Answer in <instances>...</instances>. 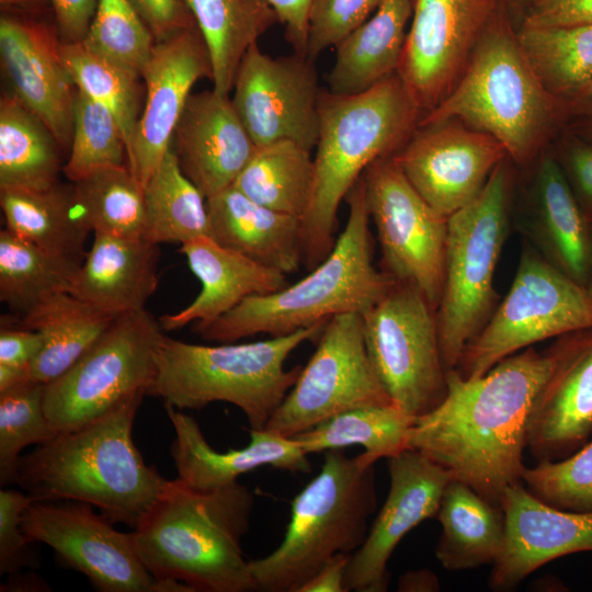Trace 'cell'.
<instances>
[{"instance_id": "45", "label": "cell", "mask_w": 592, "mask_h": 592, "mask_svg": "<svg viewBox=\"0 0 592 592\" xmlns=\"http://www.w3.org/2000/svg\"><path fill=\"white\" fill-rule=\"evenodd\" d=\"M81 42L139 76L155 45L129 0H98L89 31Z\"/></svg>"}, {"instance_id": "62", "label": "cell", "mask_w": 592, "mask_h": 592, "mask_svg": "<svg viewBox=\"0 0 592 592\" xmlns=\"http://www.w3.org/2000/svg\"><path fill=\"white\" fill-rule=\"evenodd\" d=\"M590 241H591V254H590V269H589L587 288L592 295V218L590 219Z\"/></svg>"}, {"instance_id": "40", "label": "cell", "mask_w": 592, "mask_h": 592, "mask_svg": "<svg viewBox=\"0 0 592 592\" xmlns=\"http://www.w3.org/2000/svg\"><path fill=\"white\" fill-rule=\"evenodd\" d=\"M71 183L79 214L93 234L144 238L145 185L127 164L100 168Z\"/></svg>"}, {"instance_id": "55", "label": "cell", "mask_w": 592, "mask_h": 592, "mask_svg": "<svg viewBox=\"0 0 592 592\" xmlns=\"http://www.w3.org/2000/svg\"><path fill=\"white\" fill-rule=\"evenodd\" d=\"M352 554H339L325 563L298 592H345L344 580Z\"/></svg>"}, {"instance_id": "48", "label": "cell", "mask_w": 592, "mask_h": 592, "mask_svg": "<svg viewBox=\"0 0 592 592\" xmlns=\"http://www.w3.org/2000/svg\"><path fill=\"white\" fill-rule=\"evenodd\" d=\"M34 499L16 490L0 491V573L14 574L32 567L30 539L22 528L23 513Z\"/></svg>"}, {"instance_id": "57", "label": "cell", "mask_w": 592, "mask_h": 592, "mask_svg": "<svg viewBox=\"0 0 592 592\" xmlns=\"http://www.w3.org/2000/svg\"><path fill=\"white\" fill-rule=\"evenodd\" d=\"M566 123L583 117H592V80L571 99L559 102Z\"/></svg>"}, {"instance_id": "28", "label": "cell", "mask_w": 592, "mask_h": 592, "mask_svg": "<svg viewBox=\"0 0 592 592\" xmlns=\"http://www.w3.org/2000/svg\"><path fill=\"white\" fill-rule=\"evenodd\" d=\"M158 244L145 238L93 234L69 293L111 316L145 309L158 286Z\"/></svg>"}, {"instance_id": "39", "label": "cell", "mask_w": 592, "mask_h": 592, "mask_svg": "<svg viewBox=\"0 0 592 592\" xmlns=\"http://www.w3.org/2000/svg\"><path fill=\"white\" fill-rule=\"evenodd\" d=\"M145 196L146 240L184 244L210 237L206 197L183 173L172 148L145 185Z\"/></svg>"}, {"instance_id": "60", "label": "cell", "mask_w": 592, "mask_h": 592, "mask_svg": "<svg viewBox=\"0 0 592 592\" xmlns=\"http://www.w3.org/2000/svg\"><path fill=\"white\" fill-rule=\"evenodd\" d=\"M528 2L530 0H498L499 5L504 9L516 29L522 22Z\"/></svg>"}, {"instance_id": "21", "label": "cell", "mask_w": 592, "mask_h": 592, "mask_svg": "<svg viewBox=\"0 0 592 592\" xmlns=\"http://www.w3.org/2000/svg\"><path fill=\"white\" fill-rule=\"evenodd\" d=\"M35 11H2L0 54L14 96L37 115L62 149L70 148L77 89L66 69L56 23Z\"/></svg>"}, {"instance_id": "8", "label": "cell", "mask_w": 592, "mask_h": 592, "mask_svg": "<svg viewBox=\"0 0 592 592\" xmlns=\"http://www.w3.org/2000/svg\"><path fill=\"white\" fill-rule=\"evenodd\" d=\"M374 465L364 453L326 452L320 471L292 501L278 547L250 560L257 590L298 592L334 556L362 546L377 505Z\"/></svg>"}, {"instance_id": "17", "label": "cell", "mask_w": 592, "mask_h": 592, "mask_svg": "<svg viewBox=\"0 0 592 592\" xmlns=\"http://www.w3.org/2000/svg\"><path fill=\"white\" fill-rule=\"evenodd\" d=\"M498 7V0H412L397 75L422 117L453 90Z\"/></svg>"}, {"instance_id": "13", "label": "cell", "mask_w": 592, "mask_h": 592, "mask_svg": "<svg viewBox=\"0 0 592 592\" xmlns=\"http://www.w3.org/2000/svg\"><path fill=\"white\" fill-rule=\"evenodd\" d=\"M391 403L369 360L362 315L345 312L326 322L315 352L264 429L293 437L341 412Z\"/></svg>"}, {"instance_id": "27", "label": "cell", "mask_w": 592, "mask_h": 592, "mask_svg": "<svg viewBox=\"0 0 592 592\" xmlns=\"http://www.w3.org/2000/svg\"><path fill=\"white\" fill-rule=\"evenodd\" d=\"M179 251L200 280L202 289L182 310L160 317L163 331L194 321L195 326L207 325L252 295L270 294L288 285L286 274L226 248L212 237L181 244Z\"/></svg>"}, {"instance_id": "32", "label": "cell", "mask_w": 592, "mask_h": 592, "mask_svg": "<svg viewBox=\"0 0 592 592\" xmlns=\"http://www.w3.org/2000/svg\"><path fill=\"white\" fill-rule=\"evenodd\" d=\"M116 317L69 292L53 294L22 317L37 331L42 349L29 366L31 382L47 385L66 373L109 329Z\"/></svg>"}, {"instance_id": "54", "label": "cell", "mask_w": 592, "mask_h": 592, "mask_svg": "<svg viewBox=\"0 0 592 592\" xmlns=\"http://www.w3.org/2000/svg\"><path fill=\"white\" fill-rule=\"evenodd\" d=\"M41 334L32 329L1 328L0 364L29 367L42 349Z\"/></svg>"}, {"instance_id": "53", "label": "cell", "mask_w": 592, "mask_h": 592, "mask_svg": "<svg viewBox=\"0 0 592 592\" xmlns=\"http://www.w3.org/2000/svg\"><path fill=\"white\" fill-rule=\"evenodd\" d=\"M284 26L294 52L307 56L308 16L312 0H267Z\"/></svg>"}, {"instance_id": "1", "label": "cell", "mask_w": 592, "mask_h": 592, "mask_svg": "<svg viewBox=\"0 0 592 592\" xmlns=\"http://www.w3.org/2000/svg\"><path fill=\"white\" fill-rule=\"evenodd\" d=\"M576 332L556 338L544 351L528 346L516 352L477 378L447 371L445 398L414 419L408 448L501 506L505 490L522 482L534 400Z\"/></svg>"}, {"instance_id": "59", "label": "cell", "mask_w": 592, "mask_h": 592, "mask_svg": "<svg viewBox=\"0 0 592 592\" xmlns=\"http://www.w3.org/2000/svg\"><path fill=\"white\" fill-rule=\"evenodd\" d=\"M50 5L49 0H0L2 11H35Z\"/></svg>"}, {"instance_id": "36", "label": "cell", "mask_w": 592, "mask_h": 592, "mask_svg": "<svg viewBox=\"0 0 592 592\" xmlns=\"http://www.w3.org/2000/svg\"><path fill=\"white\" fill-rule=\"evenodd\" d=\"M311 151L292 140L258 147L234 186L253 202L303 218L314 190Z\"/></svg>"}, {"instance_id": "16", "label": "cell", "mask_w": 592, "mask_h": 592, "mask_svg": "<svg viewBox=\"0 0 592 592\" xmlns=\"http://www.w3.org/2000/svg\"><path fill=\"white\" fill-rule=\"evenodd\" d=\"M234 89L232 106L258 147L278 140L316 147L322 91L311 58L295 52L271 57L255 43L241 59Z\"/></svg>"}, {"instance_id": "2", "label": "cell", "mask_w": 592, "mask_h": 592, "mask_svg": "<svg viewBox=\"0 0 592 592\" xmlns=\"http://www.w3.org/2000/svg\"><path fill=\"white\" fill-rule=\"evenodd\" d=\"M144 394L78 429L58 432L22 456L18 483L35 501L88 503L109 521L135 528L168 483L147 465L132 431Z\"/></svg>"}, {"instance_id": "22", "label": "cell", "mask_w": 592, "mask_h": 592, "mask_svg": "<svg viewBox=\"0 0 592 592\" xmlns=\"http://www.w3.org/2000/svg\"><path fill=\"white\" fill-rule=\"evenodd\" d=\"M503 548L492 565L489 587L510 591L539 567L577 553L592 551V512L566 511L536 498L523 482L502 498Z\"/></svg>"}, {"instance_id": "3", "label": "cell", "mask_w": 592, "mask_h": 592, "mask_svg": "<svg viewBox=\"0 0 592 592\" xmlns=\"http://www.w3.org/2000/svg\"><path fill=\"white\" fill-rule=\"evenodd\" d=\"M253 504L252 490L238 481L198 490L169 480L130 532L136 551L157 580H177L194 592L255 591L241 548Z\"/></svg>"}, {"instance_id": "26", "label": "cell", "mask_w": 592, "mask_h": 592, "mask_svg": "<svg viewBox=\"0 0 592 592\" xmlns=\"http://www.w3.org/2000/svg\"><path fill=\"white\" fill-rule=\"evenodd\" d=\"M531 183L521 229L550 264L587 287L590 220L549 148L528 167Z\"/></svg>"}, {"instance_id": "7", "label": "cell", "mask_w": 592, "mask_h": 592, "mask_svg": "<svg viewBox=\"0 0 592 592\" xmlns=\"http://www.w3.org/2000/svg\"><path fill=\"white\" fill-rule=\"evenodd\" d=\"M325 323L248 343L203 345L164 337L146 396L179 410L224 401L238 407L250 429L262 430L294 386L303 366L285 368L291 353L319 338Z\"/></svg>"}, {"instance_id": "11", "label": "cell", "mask_w": 592, "mask_h": 592, "mask_svg": "<svg viewBox=\"0 0 592 592\" xmlns=\"http://www.w3.org/2000/svg\"><path fill=\"white\" fill-rule=\"evenodd\" d=\"M166 334L145 309L117 316L102 337L60 377L45 387L52 428L67 432L146 392L157 373Z\"/></svg>"}, {"instance_id": "9", "label": "cell", "mask_w": 592, "mask_h": 592, "mask_svg": "<svg viewBox=\"0 0 592 592\" xmlns=\"http://www.w3.org/2000/svg\"><path fill=\"white\" fill-rule=\"evenodd\" d=\"M504 159L479 195L448 217L444 278L436 322L446 371L497 307L496 267L510 228L513 166Z\"/></svg>"}, {"instance_id": "24", "label": "cell", "mask_w": 592, "mask_h": 592, "mask_svg": "<svg viewBox=\"0 0 592 592\" xmlns=\"http://www.w3.org/2000/svg\"><path fill=\"white\" fill-rule=\"evenodd\" d=\"M592 434V329L577 331L572 343L537 394L526 448L537 460L563 458Z\"/></svg>"}, {"instance_id": "46", "label": "cell", "mask_w": 592, "mask_h": 592, "mask_svg": "<svg viewBox=\"0 0 592 592\" xmlns=\"http://www.w3.org/2000/svg\"><path fill=\"white\" fill-rule=\"evenodd\" d=\"M523 485L536 498L555 508L592 512V440L570 455L555 460H540L526 467Z\"/></svg>"}, {"instance_id": "23", "label": "cell", "mask_w": 592, "mask_h": 592, "mask_svg": "<svg viewBox=\"0 0 592 592\" xmlns=\"http://www.w3.org/2000/svg\"><path fill=\"white\" fill-rule=\"evenodd\" d=\"M172 145L181 170L206 198L231 186L258 149L231 100L214 89L190 95Z\"/></svg>"}, {"instance_id": "56", "label": "cell", "mask_w": 592, "mask_h": 592, "mask_svg": "<svg viewBox=\"0 0 592 592\" xmlns=\"http://www.w3.org/2000/svg\"><path fill=\"white\" fill-rule=\"evenodd\" d=\"M397 590L400 592H436L440 581L430 569L409 570L398 579Z\"/></svg>"}, {"instance_id": "5", "label": "cell", "mask_w": 592, "mask_h": 592, "mask_svg": "<svg viewBox=\"0 0 592 592\" xmlns=\"http://www.w3.org/2000/svg\"><path fill=\"white\" fill-rule=\"evenodd\" d=\"M457 119L496 138L510 160L531 167L566 123L558 100L530 66L517 29L500 5L448 95L419 125Z\"/></svg>"}, {"instance_id": "42", "label": "cell", "mask_w": 592, "mask_h": 592, "mask_svg": "<svg viewBox=\"0 0 592 592\" xmlns=\"http://www.w3.org/2000/svg\"><path fill=\"white\" fill-rule=\"evenodd\" d=\"M60 55L76 89L105 106L116 118L126 153L139 119L141 76L88 48L82 42H61Z\"/></svg>"}, {"instance_id": "18", "label": "cell", "mask_w": 592, "mask_h": 592, "mask_svg": "<svg viewBox=\"0 0 592 592\" xmlns=\"http://www.w3.org/2000/svg\"><path fill=\"white\" fill-rule=\"evenodd\" d=\"M391 158L425 202L449 217L479 195L509 156L492 136L446 119L418 125Z\"/></svg>"}, {"instance_id": "43", "label": "cell", "mask_w": 592, "mask_h": 592, "mask_svg": "<svg viewBox=\"0 0 592 592\" xmlns=\"http://www.w3.org/2000/svg\"><path fill=\"white\" fill-rule=\"evenodd\" d=\"M126 143L114 115L82 91H76L70 155L62 172L76 182L105 167L125 166Z\"/></svg>"}, {"instance_id": "15", "label": "cell", "mask_w": 592, "mask_h": 592, "mask_svg": "<svg viewBox=\"0 0 592 592\" xmlns=\"http://www.w3.org/2000/svg\"><path fill=\"white\" fill-rule=\"evenodd\" d=\"M22 528L102 592H158V580L139 558L130 533L113 527L92 505L79 501H32Z\"/></svg>"}, {"instance_id": "25", "label": "cell", "mask_w": 592, "mask_h": 592, "mask_svg": "<svg viewBox=\"0 0 592 592\" xmlns=\"http://www.w3.org/2000/svg\"><path fill=\"white\" fill-rule=\"evenodd\" d=\"M163 407L175 433L171 456L177 478L194 489H217L263 466L291 473L307 474L311 470L308 454L294 437L266 429H250L251 440L247 446L220 453L208 444L192 415L169 403H163Z\"/></svg>"}, {"instance_id": "52", "label": "cell", "mask_w": 592, "mask_h": 592, "mask_svg": "<svg viewBox=\"0 0 592 592\" xmlns=\"http://www.w3.org/2000/svg\"><path fill=\"white\" fill-rule=\"evenodd\" d=\"M49 3L61 39L83 41L94 16L98 0H49Z\"/></svg>"}, {"instance_id": "49", "label": "cell", "mask_w": 592, "mask_h": 592, "mask_svg": "<svg viewBox=\"0 0 592 592\" xmlns=\"http://www.w3.org/2000/svg\"><path fill=\"white\" fill-rule=\"evenodd\" d=\"M560 167L576 200L592 218V141L568 130L554 149L549 148Z\"/></svg>"}, {"instance_id": "31", "label": "cell", "mask_w": 592, "mask_h": 592, "mask_svg": "<svg viewBox=\"0 0 592 592\" xmlns=\"http://www.w3.org/2000/svg\"><path fill=\"white\" fill-rule=\"evenodd\" d=\"M442 532L435 557L447 571L493 565L505 538V515L468 485L452 479L436 514Z\"/></svg>"}, {"instance_id": "33", "label": "cell", "mask_w": 592, "mask_h": 592, "mask_svg": "<svg viewBox=\"0 0 592 592\" xmlns=\"http://www.w3.org/2000/svg\"><path fill=\"white\" fill-rule=\"evenodd\" d=\"M5 229L57 255L82 263L92 232L82 220L73 186L58 182L41 191L0 190Z\"/></svg>"}, {"instance_id": "30", "label": "cell", "mask_w": 592, "mask_h": 592, "mask_svg": "<svg viewBox=\"0 0 592 592\" xmlns=\"http://www.w3.org/2000/svg\"><path fill=\"white\" fill-rule=\"evenodd\" d=\"M412 15V0H380L373 15L338 46L330 92H363L397 72Z\"/></svg>"}, {"instance_id": "41", "label": "cell", "mask_w": 592, "mask_h": 592, "mask_svg": "<svg viewBox=\"0 0 592 592\" xmlns=\"http://www.w3.org/2000/svg\"><path fill=\"white\" fill-rule=\"evenodd\" d=\"M80 265L8 229L0 231V299L22 317L44 298L69 292Z\"/></svg>"}, {"instance_id": "14", "label": "cell", "mask_w": 592, "mask_h": 592, "mask_svg": "<svg viewBox=\"0 0 592 592\" xmlns=\"http://www.w3.org/2000/svg\"><path fill=\"white\" fill-rule=\"evenodd\" d=\"M366 203L382 253L383 272L419 288L436 308L441 298L448 217L414 190L391 156L363 173Z\"/></svg>"}, {"instance_id": "4", "label": "cell", "mask_w": 592, "mask_h": 592, "mask_svg": "<svg viewBox=\"0 0 592 592\" xmlns=\"http://www.w3.org/2000/svg\"><path fill=\"white\" fill-rule=\"evenodd\" d=\"M421 117L397 72L360 93L321 92L314 190L301 218L307 269L332 250L338 209L356 181L375 160L395 153Z\"/></svg>"}, {"instance_id": "29", "label": "cell", "mask_w": 592, "mask_h": 592, "mask_svg": "<svg viewBox=\"0 0 592 592\" xmlns=\"http://www.w3.org/2000/svg\"><path fill=\"white\" fill-rule=\"evenodd\" d=\"M210 237L284 274L303 262L301 219L262 206L234 185L206 198Z\"/></svg>"}, {"instance_id": "10", "label": "cell", "mask_w": 592, "mask_h": 592, "mask_svg": "<svg viewBox=\"0 0 592 592\" xmlns=\"http://www.w3.org/2000/svg\"><path fill=\"white\" fill-rule=\"evenodd\" d=\"M588 329H592L589 289L525 241L508 294L466 345L456 369L464 378H477L535 343Z\"/></svg>"}, {"instance_id": "51", "label": "cell", "mask_w": 592, "mask_h": 592, "mask_svg": "<svg viewBox=\"0 0 592 592\" xmlns=\"http://www.w3.org/2000/svg\"><path fill=\"white\" fill-rule=\"evenodd\" d=\"M585 22H592V0H530L520 26H563Z\"/></svg>"}, {"instance_id": "6", "label": "cell", "mask_w": 592, "mask_h": 592, "mask_svg": "<svg viewBox=\"0 0 592 592\" xmlns=\"http://www.w3.org/2000/svg\"><path fill=\"white\" fill-rule=\"evenodd\" d=\"M349 217L330 253L304 278L276 292L252 295L203 326V339L236 342L259 333L291 334L345 312L364 314L395 283L372 261L369 213L363 174L346 196Z\"/></svg>"}, {"instance_id": "19", "label": "cell", "mask_w": 592, "mask_h": 592, "mask_svg": "<svg viewBox=\"0 0 592 592\" xmlns=\"http://www.w3.org/2000/svg\"><path fill=\"white\" fill-rule=\"evenodd\" d=\"M389 490L368 534L350 559L346 591L385 592L388 561L400 540L424 520L436 517L452 476L422 453L407 448L388 458Z\"/></svg>"}, {"instance_id": "35", "label": "cell", "mask_w": 592, "mask_h": 592, "mask_svg": "<svg viewBox=\"0 0 592 592\" xmlns=\"http://www.w3.org/2000/svg\"><path fill=\"white\" fill-rule=\"evenodd\" d=\"M58 141L14 95L0 102V190L41 191L57 184Z\"/></svg>"}, {"instance_id": "47", "label": "cell", "mask_w": 592, "mask_h": 592, "mask_svg": "<svg viewBox=\"0 0 592 592\" xmlns=\"http://www.w3.org/2000/svg\"><path fill=\"white\" fill-rule=\"evenodd\" d=\"M380 0H312L308 16L307 56L312 60L337 47L366 22Z\"/></svg>"}, {"instance_id": "20", "label": "cell", "mask_w": 592, "mask_h": 592, "mask_svg": "<svg viewBox=\"0 0 592 592\" xmlns=\"http://www.w3.org/2000/svg\"><path fill=\"white\" fill-rule=\"evenodd\" d=\"M213 79L210 54L197 24L155 43L141 78L146 103L127 150V167L144 184L171 148L177 124L194 83Z\"/></svg>"}, {"instance_id": "61", "label": "cell", "mask_w": 592, "mask_h": 592, "mask_svg": "<svg viewBox=\"0 0 592 592\" xmlns=\"http://www.w3.org/2000/svg\"><path fill=\"white\" fill-rule=\"evenodd\" d=\"M568 130L592 141V117H583L570 121Z\"/></svg>"}, {"instance_id": "37", "label": "cell", "mask_w": 592, "mask_h": 592, "mask_svg": "<svg viewBox=\"0 0 592 592\" xmlns=\"http://www.w3.org/2000/svg\"><path fill=\"white\" fill-rule=\"evenodd\" d=\"M520 46L546 91L559 102L592 80V22L520 26Z\"/></svg>"}, {"instance_id": "38", "label": "cell", "mask_w": 592, "mask_h": 592, "mask_svg": "<svg viewBox=\"0 0 592 592\" xmlns=\"http://www.w3.org/2000/svg\"><path fill=\"white\" fill-rule=\"evenodd\" d=\"M414 419L392 403L361 407L335 414L293 437L308 455L360 445L364 455L376 463L408 448Z\"/></svg>"}, {"instance_id": "44", "label": "cell", "mask_w": 592, "mask_h": 592, "mask_svg": "<svg viewBox=\"0 0 592 592\" xmlns=\"http://www.w3.org/2000/svg\"><path fill=\"white\" fill-rule=\"evenodd\" d=\"M46 385L26 382L0 392V482L14 483L21 452L41 445L57 432L52 428L44 406Z\"/></svg>"}, {"instance_id": "12", "label": "cell", "mask_w": 592, "mask_h": 592, "mask_svg": "<svg viewBox=\"0 0 592 592\" xmlns=\"http://www.w3.org/2000/svg\"><path fill=\"white\" fill-rule=\"evenodd\" d=\"M372 365L392 403L411 417L437 407L447 392L436 308L415 286L395 282L362 314Z\"/></svg>"}, {"instance_id": "50", "label": "cell", "mask_w": 592, "mask_h": 592, "mask_svg": "<svg viewBox=\"0 0 592 592\" xmlns=\"http://www.w3.org/2000/svg\"><path fill=\"white\" fill-rule=\"evenodd\" d=\"M153 37L166 41L196 24L184 0H129Z\"/></svg>"}, {"instance_id": "34", "label": "cell", "mask_w": 592, "mask_h": 592, "mask_svg": "<svg viewBox=\"0 0 592 592\" xmlns=\"http://www.w3.org/2000/svg\"><path fill=\"white\" fill-rule=\"evenodd\" d=\"M207 44L214 90L228 95L249 47L278 22L267 0H184Z\"/></svg>"}, {"instance_id": "58", "label": "cell", "mask_w": 592, "mask_h": 592, "mask_svg": "<svg viewBox=\"0 0 592 592\" xmlns=\"http://www.w3.org/2000/svg\"><path fill=\"white\" fill-rule=\"evenodd\" d=\"M26 382H31L29 377V367L0 364V392L7 391Z\"/></svg>"}]
</instances>
